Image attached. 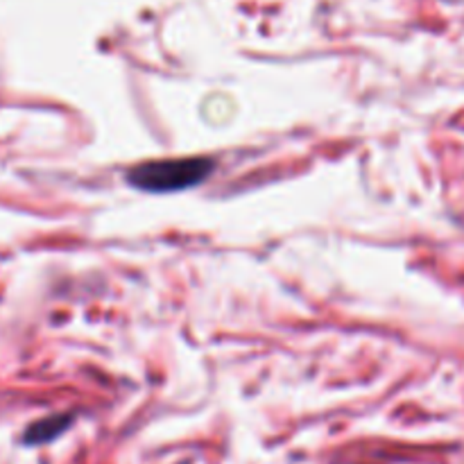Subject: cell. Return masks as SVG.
I'll return each instance as SVG.
<instances>
[{
  "label": "cell",
  "mask_w": 464,
  "mask_h": 464,
  "mask_svg": "<svg viewBox=\"0 0 464 464\" xmlns=\"http://www.w3.org/2000/svg\"><path fill=\"white\" fill-rule=\"evenodd\" d=\"M68 426L66 417H50V420L39 421V424L32 426L25 435V442L27 444H41V442H48V440L57 438L63 429Z\"/></svg>",
  "instance_id": "2"
},
{
  "label": "cell",
  "mask_w": 464,
  "mask_h": 464,
  "mask_svg": "<svg viewBox=\"0 0 464 464\" xmlns=\"http://www.w3.org/2000/svg\"><path fill=\"white\" fill-rule=\"evenodd\" d=\"M211 170V159H168V161H150L131 168L127 181L134 188L148 190V193H172V190L202 184Z\"/></svg>",
  "instance_id": "1"
}]
</instances>
